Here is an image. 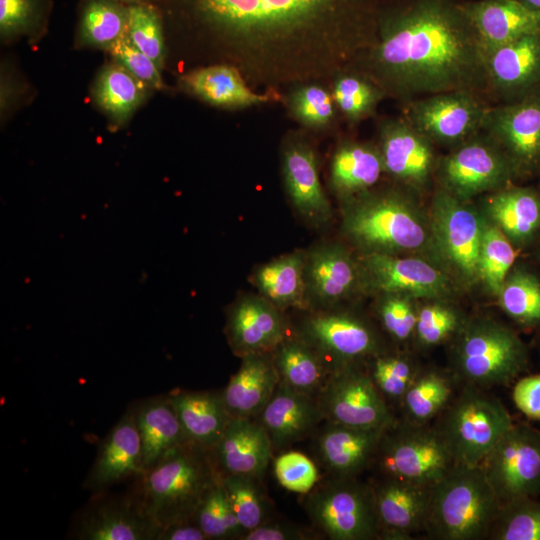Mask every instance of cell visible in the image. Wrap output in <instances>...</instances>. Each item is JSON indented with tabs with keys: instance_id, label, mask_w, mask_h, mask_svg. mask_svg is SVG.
Masks as SVG:
<instances>
[{
	"instance_id": "cell-1",
	"label": "cell",
	"mask_w": 540,
	"mask_h": 540,
	"mask_svg": "<svg viewBox=\"0 0 540 540\" xmlns=\"http://www.w3.org/2000/svg\"><path fill=\"white\" fill-rule=\"evenodd\" d=\"M381 0H160L179 62L234 66L254 89L329 82L377 40Z\"/></svg>"
},
{
	"instance_id": "cell-21",
	"label": "cell",
	"mask_w": 540,
	"mask_h": 540,
	"mask_svg": "<svg viewBox=\"0 0 540 540\" xmlns=\"http://www.w3.org/2000/svg\"><path fill=\"white\" fill-rule=\"evenodd\" d=\"M180 92L215 108L237 111L282 102V93L259 92L234 66L222 63L192 67L177 80Z\"/></svg>"
},
{
	"instance_id": "cell-20",
	"label": "cell",
	"mask_w": 540,
	"mask_h": 540,
	"mask_svg": "<svg viewBox=\"0 0 540 540\" xmlns=\"http://www.w3.org/2000/svg\"><path fill=\"white\" fill-rule=\"evenodd\" d=\"M326 361L333 371L357 364L379 353L374 330L362 319L349 313L328 312L308 317L301 336Z\"/></svg>"
},
{
	"instance_id": "cell-31",
	"label": "cell",
	"mask_w": 540,
	"mask_h": 540,
	"mask_svg": "<svg viewBox=\"0 0 540 540\" xmlns=\"http://www.w3.org/2000/svg\"><path fill=\"white\" fill-rule=\"evenodd\" d=\"M383 174L377 143L339 139L331 155L328 183L341 202L374 188Z\"/></svg>"
},
{
	"instance_id": "cell-33",
	"label": "cell",
	"mask_w": 540,
	"mask_h": 540,
	"mask_svg": "<svg viewBox=\"0 0 540 540\" xmlns=\"http://www.w3.org/2000/svg\"><path fill=\"white\" fill-rule=\"evenodd\" d=\"M186 440L212 450L231 421L222 391L174 390L168 394Z\"/></svg>"
},
{
	"instance_id": "cell-57",
	"label": "cell",
	"mask_w": 540,
	"mask_h": 540,
	"mask_svg": "<svg viewBox=\"0 0 540 540\" xmlns=\"http://www.w3.org/2000/svg\"><path fill=\"white\" fill-rule=\"evenodd\" d=\"M316 535L288 523L267 521L257 528L247 531L242 540H305Z\"/></svg>"
},
{
	"instance_id": "cell-7",
	"label": "cell",
	"mask_w": 540,
	"mask_h": 540,
	"mask_svg": "<svg viewBox=\"0 0 540 540\" xmlns=\"http://www.w3.org/2000/svg\"><path fill=\"white\" fill-rule=\"evenodd\" d=\"M435 429L456 464L477 466L513 425L504 404L481 387L465 383L440 413Z\"/></svg>"
},
{
	"instance_id": "cell-58",
	"label": "cell",
	"mask_w": 540,
	"mask_h": 540,
	"mask_svg": "<svg viewBox=\"0 0 540 540\" xmlns=\"http://www.w3.org/2000/svg\"><path fill=\"white\" fill-rule=\"evenodd\" d=\"M157 540H209L193 522L185 521L160 528Z\"/></svg>"
},
{
	"instance_id": "cell-49",
	"label": "cell",
	"mask_w": 540,
	"mask_h": 540,
	"mask_svg": "<svg viewBox=\"0 0 540 540\" xmlns=\"http://www.w3.org/2000/svg\"><path fill=\"white\" fill-rule=\"evenodd\" d=\"M221 480L234 513L245 532L268 521L269 505L261 491L260 478L227 474L222 475Z\"/></svg>"
},
{
	"instance_id": "cell-54",
	"label": "cell",
	"mask_w": 540,
	"mask_h": 540,
	"mask_svg": "<svg viewBox=\"0 0 540 540\" xmlns=\"http://www.w3.org/2000/svg\"><path fill=\"white\" fill-rule=\"evenodd\" d=\"M106 53L110 60L124 67L154 91H164L167 88L162 77V70L151 58L136 48L126 34Z\"/></svg>"
},
{
	"instance_id": "cell-29",
	"label": "cell",
	"mask_w": 540,
	"mask_h": 540,
	"mask_svg": "<svg viewBox=\"0 0 540 540\" xmlns=\"http://www.w3.org/2000/svg\"><path fill=\"white\" fill-rule=\"evenodd\" d=\"M485 56L491 50L522 36L540 31V12L517 0L463 1Z\"/></svg>"
},
{
	"instance_id": "cell-13",
	"label": "cell",
	"mask_w": 540,
	"mask_h": 540,
	"mask_svg": "<svg viewBox=\"0 0 540 540\" xmlns=\"http://www.w3.org/2000/svg\"><path fill=\"white\" fill-rule=\"evenodd\" d=\"M435 176L441 188L464 200L505 187L514 177L504 153L483 131L440 158Z\"/></svg>"
},
{
	"instance_id": "cell-26",
	"label": "cell",
	"mask_w": 540,
	"mask_h": 540,
	"mask_svg": "<svg viewBox=\"0 0 540 540\" xmlns=\"http://www.w3.org/2000/svg\"><path fill=\"white\" fill-rule=\"evenodd\" d=\"M307 300L331 306L360 288V267L341 244L325 243L306 253Z\"/></svg>"
},
{
	"instance_id": "cell-23",
	"label": "cell",
	"mask_w": 540,
	"mask_h": 540,
	"mask_svg": "<svg viewBox=\"0 0 540 540\" xmlns=\"http://www.w3.org/2000/svg\"><path fill=\"white\" fill-rule=\"evenodd\" d=\"M142 472V446L133 403L101 441L83 487L93 493L105 491Z\"/></svg>"
},
{
	"instance_id": "cell-14",
	"label": "cell",
	"mask_w": 540,
	"mask_h": 540,
	"mask_svg": "<svg viewBox=\"0 0 540 540\" xmlns=\"http://www.w3.org/2000/svg\"><path fill=\"white\" fill-rule=\"evenodd\" d=\"M482 131L506 156L513 176L540 167V87L510 102L490 105Z\"/></svg>"
},
{
	"instance_id": "cell-39",
	"label": "cell",
	"mask_w": 540,
	"mask_h": 540,
	"mask_svg": "<svg viewBox=\"0 0 540 540\" xmlns=\"http://www.w3.org/2000/svg\"><path fill=\"white\" fill-rule=\"evenodd\" d=\"M128 19L129 6L117 0H79L74 47L107 52L125 36Z\"/></svg>"
},
{
	"instance_id": "cell-19",
	"label": "cell",
	"mask_w": 540,
	"mask_h": 540,
	"mask_svg": "<svg viewBox=\"0 0 540 540\" xmlns=\"http://www.w3.org/2000/svg\"><path fill=\"white\" fill-rule=\"evenodd\" d=\"M160 527L141 509L132 493L94 497L77 514L70 536L77 540H157Z\"/></svg>"
},
{
	"instance_id": "cell-34",
	"label": "cell",
	"mask_w": 540,
	"mask_h": 540,
	"mask_svg": "<svg viewBox=\"0 0 540 540\" xmlns=\"http://www.w3.org/2000/svg\"><path fill=\"white\" fill-rule=\"evenodd\" d=\"M485 217L514 247L528 245L540 232V195L526 187L505 186L484 200Z\"/></svg>"
},
{
	"instance_id": "cell-42",
	"label": "cell",
	"mask_w": 540,
	"mask_h": 540,
	"mask_svg": "<svg viewBox=\"0 0 540 540\" xmlns=\"http://www.w3.org/2000/svg\"><path fill=\"white\" fill-rule=\"evenodd\" d=\"M453 392L449 377L435 370H420L400 402L404 420L427 424L445 409Z\"/></svg>"
},
{
	"instance_id": "cell-52",
	"label": "cell",
	"mask_w": 540,
	"mask_h": 540,
	"mask_svg": "<svg viewBox=\"0 0 540 540\" xmlns=\"http://www.w3.org/2000/svg\"><path fill=\"white\" fill-rule=\"evenodd\" d=\"M376 311L385 331L396 341L413 338L417 312L413 298L402 294H380Z\"/></svg>"
},
{
	"instance_id": "cell-38",
	"label": "cell",
	"mask_w": 540,
	"mask_h": 540,
	"mask_svg": "<svg viewBox=\"0 0 540 540\" xmlns=\"http://www.w3.org/2000/svg\"><path fill=\"white\" fill-rule=\"evenodd\" d=\"M288 115L314 137L337 130L342 120L328 82L294 84L282 93Z\"/></svg>"
},
{
	"instance_id": "cell-51",
	"label": "cell",
	"mask_w": 540,
	"mask_h": 540,
	"mask_svg": "<svg viewBox=\"0 0 540 540\" xmlns=\"http://www.w3.org/2000/svg\"><path fill=\"white\" fill-rule=\"evenodd\" d=\"M466 320L443 300H433L418 309L413 338L421 348H430L455 336Z\"/></svg>"
},
{
	"instance_id": "cell-6",
	"label": "cell",
	"mask_w": 540,
	"mask_h": 540,
	"mask_svg": "<svg viewBox=\"0 0 540 540\" xmlns=\"http://www.w3.org/2000/svg\"><path fill=\"white\" fill-rule=\"evenodd\" d=\"M455 336L452 363L464 383L479 387L506 385L528 367L525 343L512 329L495 320H466Z\"/></svg>"
},
{
	"instance_id": "cell-50",
	"label": "cell",
	"mask_w": 540,
	"mask_h": 540,
	"mask_svg": "<svg viewBox=\"0 0 540 540\" xmlns=\"http://www.w3.org/2000/svg\"><path fill=\"white\" fill-rule=\"evenodd\" d=\"M414 362L402 354H376L371 357L368 374L387 401L400 402L419 373Z\"/></svg>"
},
{
	"instance_id": "cell-46",
	"label": "cell",
	"mask_w": 540,
	"mask_h": 540,
	"mask_svg": "<svg viewBox=\"0 0 540 540\" xmlns=\"http://www.w3.org/2000/svg\"><path fill=\"white\" fill-rule=\"evenodd\" d=\"M192 521L209 540L241 539L245 533L234 513L221 478L203 496Z\"/></svg>"
},
{
	"instance_id": "cell-2",
	"label": "cell",
	"mask_w": 540,
	"mask_h": 540,
	"mask_svg": "<svg viewBox=\"0 0 540 540\" xmlns=\"http://www.w3.org/2000/svg\"><path fill=\"white\" fill-rule=\"evenodd\" d=\"M485 59L463 0H381L377 40L352 67L404 105L460 90L488 99Z\"/></svg>"
},
{
	"instance_id": "cell-35",
	"label": "cell",
	"mask_w": 540,
	"mask_h": 540,
	"mask_svg": "<svg viewBox=\"0 0 540 540\" xmlns=\"http://www.w3.org/2000/svg\"><path fill=\"white\" fill-rule=\"evenodd\" d=\"M153 92L112 60L100 68L90 89L91 100L116 129L125 126Z\"/></svg>"
},
{
	"instance_id": "cell-47",
	"label": "cell",
	"mask_w": 540,
	"mask_h": 540,
	"mask_svg": "<svg viewBox=\"0 0 540 540\" xmlns=\"http://www.w3.org/2000/svg\"><path fill=\"white\" fill-rule=\"evenodd\" d=\"M515 247L506 235L485 217L479 255L480 281L498 295L515 261Z\"/></svg>"
},
{
	"instance_id": "cell-25",
	"label": "cell",
	"mask_w": 540,
	"mask_h": 540,
	"mask_svg": "<svg viewBox=\"0 0 540 540\" xmlns=\"http://www.w3.org/2000/svg\"><path fill=\"white\" fill-rule=\"evenodd\" d=\"M280 309L260 296H243L228 310L226 335L233 352L243 357L272 352L286 337Z\"/></svg>"
},
{
	"instance_id": "cell-27",
	"label": "cell",
	"mask_w": 540,
	"mask_h": 540,
	"mask_svg": "<svg viewBox=\"0 0 540 540\" xmlns=\"http://www.w3.org/2000/svg\"><path fill=\"white\" fill-rule=\"evenodd\" d=\"M210 451L221 476L243 474L261 479L271 459L273 446L258 420L240 417L231 419L221 439Z\"/></svg>"
},
{
	"instance_id": "cell-36",
	"label": "cell",
	"mask_w": 540,
	"mask_h": 540,
	"mask_svg": "<svg viewBox=\"0 0 540 540\" xmlns=\"http://www.w3.org/2000/svg\"><path fill=\"white\" fill-rule=\"evenodd\" d=\"M135 420L141 439L143 472L188 442L168 394L135 403Z\"/></svg>"
},
{
	"instance_id": "cell-60",
	"label": "cell",
	"mask_w": 540,
	"mask_h": 540,
	"mask_svg": "<svg viewBox=\"0 0 540 540\" xmlns=\"http://www.w3.org/2000/svg\"><path fill=\"white\" fill-rule=\"evenodd\" d=\"M127 6L136 5V4H144V3H153L158 4L160 0H117Z\"/></svg>"
},
{
	"instance_id": "cell-24",
	"label": "cell",
	"mask_w": 540,
	"mask_h": 540,
	"mask_svg": "<svg viewBox=\"0 0 540 540\" xmlns=\"http://www.w3.org/2000/svg\"><path fill=\"white\" fill-rule=\"evenodd\" d=\"M432 489L388 476L372 485L380 538L409 539L413 533L425 530Z\"/></svg>"
},
{
	"instance_id": "cell-37",
	"label": "cell",
	"mask_w": 540,
	"mask_h": 540,
	"mask_svg": "<svg viewBox=\"0 0 540 540\" xmlns=\"http://www.w3.org/2000/svg\"><path fill=\"white\" fill-rule=\"evenodd\" d=\"M279 382L314 397L324 388L330 374L324 358L301 337H285L272 351Z\"/></svg>"
},
{
	"instance_id": "cell-44",
	"label": "cell",
	"mask_w": 540,
	"mask_h": 540,
	"mask_svg": "<svg viewBox=\"0 0 540 540\" xmlns=\"http://www.w3.org/2000/svg\"><path fill=\"white\" fill-rule=\"evenodd\" d=\"M501 309L527 328L540 326V280L524 267L508 273L497 295Z\"/></svg>"
},
{
	"instance_id": "cell-9",
	"label": "cell",
	"mask_w": 540,
	"mask_h": 540,
	"mask_svg": "<svg viewBox=\"0 0 540 540\" xmlns=\"http://www.w3.org/2000/svg\"><path fill=\"white\" fill-rule=\"evenodd\" d=\"M431 234L436 258L459 281H480L479 255L485 216L469 200L439 188L432 199Z\"/></svg>"
},
{
	"instance_id": "cell-12",
	"label": "cell",
	"mask_w": 540,
	"mask_h": 540,
	"mask_svg": "<svg viewBox=\"0 0 540 540\" xmlns=\"http://www.w3.org/2000/svg\"><path fill=\"white\" fill-rule=\"evenodd\" d=\"M500 505L540 496V430L514 424L479 464Z\"/></svg>"
},
{
	"instance_id": "cell-22",
	"label": "cell",
	"mask_w": 540,
	"mask_h": 540,
	"mask_svg": "<svg viewBox=\"0 0 540 540\" xmlns=\"http://www.w3.org/2000/svg\"><path fill=\"white\" fill-rule=\"evenodd\" d=\"M489 98L500 103L540 87V31L522 36L486 54Z\"/></svg>"
},
{
	"instance_id": "cell-48",
	"label": "cell",
	"mask_w": 540,
	"mask_h": 540,
	"mask_svg": "<svg viewBox=\"0 0 540 540\" xmlns=\"http://www.w3.org/2000/svg\"><path fill=\"white\" fill-rule=\"evenodd\" d=\"M488 538L540 540V501L521 497L501 504Z\"/></svg>"
},
{
	"instance_id": "cell-28",
	"label": "cell",
	"mask_w": 540,
	"mask_h": 540,
	"mask_svg": "<svg viewBox=\"0 0 540 540\" xmlns=\"http://www.w3.org/2000/svg\"><path fill=\"white\" fill-rule=\"evenodd\" d=\"M386 429L352 427L327 421L317 439L319 457L333 476L356 477L373 464Z\"/></svg>"
},
{
	"instance_id": "cell-17",
	"label": "cell",
	"mask_w": 540,
	"mask_h": 540,
	"mask_svg": "<svg viewBox=\"0 0 540 540\" xmlns=\"http://www.w3.org/2000/svg\"><path fill=\"white\" fill-rule=\"evenodd\" d=\"M314 136L303 129L289 130L280 146L284 189L296 212L310 225L321 227L332 217L330 201L320 179Z\"/></svg>"
},
{
	"instance_id": "cell-55",
	"label": "cell",
	"mask_w": 540,
	"mask_h": 540,
	"mask_svg": "<svg viewBox=\"0 0 540 540\" xmlns=\"http://www.w3.org/2000/svg\"><path fill=\"white\" fill-rule=\"evenodd\" d=\"M30 85L8 60L1 61L0 68V118L1 124L30 99Z\"/></svg>"
},
{
	"instance_id": "cell-30",
	"label": "cell",
	"mask_w": 540,
	"mask_h": 540,
	"mask_svg": "<svg viewBox=\"0 0 540 540\" xmlns=\"http://www.w3.org/2000/svg\"><path fill=\"white\" fill-rule=\"evenodd\" d=\"M258 416V421L270 437L273 450L305 438L324 418L314 397L280 382Z\"/></svg>"
},
{
	"instance_id": "cell-59",
	"label": "cell",
	"mask_w": 540,
	"mask_h": 540,
	"mask_svg": "<svg viewBox=\"0 0 540 540\" xmlns=\"http://www.w3.org/2000/svg\"><path fill=\"white\" fill-rule=\"evenodd\" d=\"M531 10L540 12V0H517Z\"/></svg>"
},
{
	"instance_id": "cell-43",
	"label": "cell",
	"mask_w": 540,
	"mask_h": 540,
	"mask_svg": "<svg viewBox=\"0 0 540 540\" xmlns=\"http://www.w3.org/2000/svg\"><path fill=\"white\" fill-rule=\"evenodd\" d=\"M52 9V0H0L1 43L25 38L37 44L47 33Z\"/></svg>"
},
{
	"instance_id": "cell-40",
	"label": "cell",
	"mask_w": 540,
	"mask_h": 540,
	"mask_svg": "<svg viewBox=\"0 0 540 540\" xmlns=\"http://www.w3.org/2000/svg\"><path fill=\"white\" fill-rule=\"evenodd\" d=\"M306 253L294 251L259 266L252 281L260 295L278 309L308 303L305 282Z\"/></svg>"
},
{
	"instance_id": "cell-16",
	"label": "cell",
	"mask_w": 540,
	"mask_h": 540,
	"mask_svg": "<svg viewBox=\"0 0 540 540\" xmlns=\"http://www.w3.org/2000/svg\"><path fill=\"white\" fill-rule=\"evenodd\" d=\"M317 401L328 422L383 429L396 422L368 372L357 364L333 371Z\"/></svg>"
},
{
	"instance_id": "cell-53",
	"label": "cell",
	"mask_w": 540,
	"mask_h": 540,
	"mask_svg": "<svg viewBox=\"0 0 540 540\" xmlns=\"http://www.w3.org/2000/svg\"><path fill=\"white\" fill-rule=\"evenodd\" d=\"M276 479L285 489L306 494L319 479L316 465L305 454L297 451L284 452L273 464Z\"/></svg>"
},
{
	"instance_id": "cell-41",
	"label": "cell",
	"mask_w": 540,
	"mask_h": 540,
	"mask_svg": "<svg viewBox=\"0 0 540 540\" xmlns=\"http://www.w3.org/2000/svg\"><path fill=\"white\" fill-rule=\"evenodd\" d=\"M328 84L341 118L349 126L373 117L387 98L381 87L354 67L340 71Z\"/></svg>"
},
{
	"instance_id": "cell-10",
	"label": "cell",
	"mask_w": 540,
	"mask_h": 540,
	"mask_svg": "<svg viewBox=\"0 0 540 540\" xmlns=\"http://www.w3.org/2000/svg\"><path fill=\"white\" fill-rule=\"evenodd\" d=\"M306 510L315 526L333 540L380 538L372 486L356 477H336L313 488Z\"/></svg>"
},
{
	"instance_id": "cell-56",
	"label": "cell",
	"mask_w": 540,
	"mask_h": 540,
	"mask_svg": "<svg viewBox=\"0 0 540 540\" xmlns=\"http://www.w3.org/2000/svg\"><path fill=\"white\" fill-rule=\"evenodd\" d=\"M512 398L515 406L532 420L540 421V373L517 380Z\"/></svg>"
},
{
	"instance_id": "cell-3",
	"label": "cell",
	"mask_w": 540,
	"mask_h": 540,
	"mask_svg": "<svg viewBox=\"0 0 540 540\" xmlns=\"http://www.w3.org/2000/svg\"><path fill=\"white\" fill-rule=\"evenodd\" d=\"M401 188H372L342 201L343 234L363 254L430 251L436 257L429 216Z\"/></svg>"
},
{
	"instance_id": "cell-15",
	"label": "cell",
	"mask_w": 540,
	"mask_h": 540,
	"mask_svg": "<svg viewBox=\"0 0 540 540\" xmlns=\"http://www.w3.org/2000/svg\"><path fill=\"white\" fill-rule=\"evenodd\" d=\"M360 288L413 299L444 300L452 293L446 271L425 258L396 254H362Z\"/></svg>"
},
{
	"instance_id": "cell-11",
	"label": "cell",
	"mask_w": 540,
	"mask_h": 540,
	"mask_svg": "<svg viewBox=\"0 0 540 540\" xmlns=\"http://www.w3.org/2000/svg\"><path fill=\"white\" fill-rule=\"evenodd\" d=\"M490 107L476 92L436 93L403 105V117L434 145L456 147L480 133Z\"/></svg>"
},
{
	"instance_id": "cell-32",
	"label": "cell",
	"mask_w": 540,
	"mask_h": 540,
	"mask_svg": "<svg viewBox=\"0 0 540 540\" xmlns=\"http://www.w3.org/2000/svg\"><path fill=\"white\" fill-rule=\"evenodd\" d=\"M238 371L222 390L226 408L232 418L258 416L271 398L279 376L272 352L247 354Z\"/></svg>"
},
{
	"instance_id": "cell-5",
	"label": "cell",
	"mask_w": 540,
	"mask_h": 540,
	"mask_svg": "<svg viewBox=\"0 0 540 540\" xmlns=\"http://www.w3.org/2000/svg\"><path fill=\"white\" fill-rule=\"evenodd\" d=\"M499 508L481 467L455 464L433 486L425 530L440 540L488 538Z\"/></svg>"
},
{
	"instance_id": "cell-45",
	"label": "cell",
	"mask_w": 540,
	"mask_h": 540,
	"mask_svg": "<svg viewBox=\"0 0 540 540\" xmlns=\"http://www.w3.org/2000/svg\"><path fill=\"white\" fill-rule=\"evenodd\" d=\"M126 36L163 71L167 61V38L162 12L157 4L129 6Z\"/></svg>"
},
{
	"instance_id": "cell-18",
	"label": "cell",
	"mask_w": 540,
	"mask_h": 540,
	"mask_svg": "<svg viewBox=\"0 0 540 540\" xmlns=\"http://www.w3.org/2000/svg\"><path fill=\"white\" fill-rule=\"evenodd\" d=\"M376 143L386 175L413 193L427 189L439 161L431 141L402 116L378 121Z\"/></svg>"
},
{
	"instance_id": "cell-8",
	"label": "cell",
	"mask_w": 540,
	"mask_h": 540,
	"mask_svg": "<svg viewBox=\"0 0 540 540\" xmlns=\"http://www.w3.org/2000/svg\"><path fill=\"white\" fill-rule=\"evenodd\" d=\"M373 464L382 476L433 487L456 462L435 427L396 420L384 432Z\"/></svg>"
},
{
	"instance_id": "cell-4",
	"label": "cell",
	"mask_w": 540,
	"mask_h": 540,
	"mask_svg": "<svg viewBox=\"0 0 540 540\" xmlns=\"http://www.w3.org/2000/svg\"><path fill=\"white\" fill-rule=\"evenodd\" d=\"M220 478L211 451L186 442L136 477L131 493L162 528L192 521L203 496Z\"/></svg>"
}]
</instances>
